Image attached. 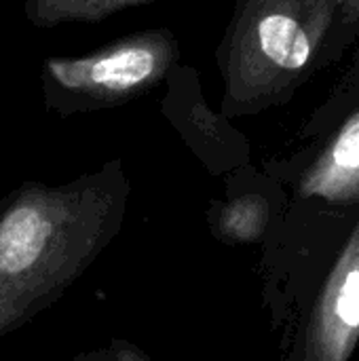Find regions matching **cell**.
<instances>
[{"label": "cell", "mask_w": 359, "mask_h": 361, "mask_svg": "<svg viewBox=\"0 0 359 361\" xmlns=\"http://www.w3.org/2000/svg\"><path fill=\"white\" fill-rule=\"evenodd\" d=\"M121 165L63 186L25 184L0 203V338L55 305L121 233Z\"/></svg>", "instance_id": "obj_1"}, {"label": "cell", "mask_w": 359, "mask_h": 361, "mask_svg": "<svg viewBox=\"0 0 359 361\" xmlns=\"http://www.w3.org/2000/svg\"><path fill=\"white\" fill-rule=\"evenodd\" d=\"M341 0H248L233 49V93L243 102L294 91L326 53Z\"/></svg>", "instance_id": "obj_2"}, {"label": "cell", "mask_w": 359, "mask_h": 361, "mask_svg": "<svg viewBox=\"0 0 359 361\" xmlns=\"http://www.w3.org/2000/svg\"><path fill=\"white\" fill-rule=\"evenodd\" d=\"M51 76L74 93L121 97L148 82L161 70V53L150 42H127L85 59L49 61Z\"/></svg>", "instance_id": "obj_3"}, {"label": "cell", "mask_w": 359, "mask_h": 361, "mask_svg": "<svg viewBox=\"0 0 359 361\" xmlns=\"http://www.w3.org/2000/svg\"><path fill=\"white\" fill-rule=\"evenodd\" d=\"M307 192L339 197L359 188V110L336 131L305 184Z\"/></svg>", "instance_id": "obj_4"}, {"label": "cell", "mask_w": 359, "mask_h": 361, "mask_svg": "<svg viewBox=\"0 0 359 361\" xmlns=\"http://www.w3.org/2000/svg\"><path fill=\"white\" fill-rule=\"evenodd\" d=\"M267 203L256 195L233 197L209 212V228L222 241H252L267 224Z\"/></svg>", "instance_id": "obj_5"}, {"label": "cell", "mask_w": 359, "mask_h": 361, "mask_svg": "<svg viewBox=\"0 0 359 361\" xmlns=\"http://www.w3.org/2000/svg\"><path fill=\"white\" fill-rule=\"evenodd\" d=\"M326 326L332 338L347 341L359 330V264L343 273L334 283V294L326 302Z\"/></svg>", "instance_id": "obj_6"}, {"label": "cell", "mask_w": 359, "mask_h": 361, "mask_svg": "<svg viewBox=\"0 0 359 361\" xmlns=\"http://www.w3.org/2000/svg\"><path fill=\"white\" fill-rule=\"evenodd\" d=\"M359 30V0H341L339 2V13H336V21L332 27V36L326 49V55L330 57L332 49L339 53L343 51V47L355 36Z\"/></svg>", "instance_id": "obj_7"}, {"label": "cell", "mask_w": 359, "mask_h": 361, "mask_svg": "<svg viewBox=\"0 0 359 361\" xmlns=\"http://www.w3.org/2000/svg\"><path fill=\"white\" fill-rule=\"evenodd\" d=\"M108 351L112 361H152L140 347L131 345L129 341H112Z\"/></svg>", "instance_id": "obj_8"}, {"label": "cell", "mask_w": 359, "mask_h": 361, "mask_svg": "<svg viewBox=\"0 0 359 361\" xmlns=\"http://www.w3.org/2000/svg\"><path fill=\"white\" fill-rule=\"evenodd\" d=\"M68 361H112L110 360V351L108 347L106 349H95V351H87V353H80L76 357Z\"/></svg>", "instance_id": "obj_9"}, {"label": "cell", "mask_w": 359, "mask_h": 361, "mask_svg": "<svg viewBox=\"0 0 359 361\" xmlns=\"http://www.w3.org/2000/svg\"><path fill=\"white\" fill-rule=\"evenodd\" d=\"M114 2H133V0H114Z\"/></svg>", "instance_id": "obj_10"}]
</instances>
